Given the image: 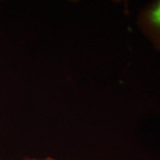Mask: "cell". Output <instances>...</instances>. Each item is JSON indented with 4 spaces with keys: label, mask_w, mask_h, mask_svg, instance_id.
Masks as SVG:
<instances>
[{
    "label": "cell",
    "mask_w": 160,
    "mask_h": 160,
    "mask_svg": "<svg viewBox=\"0 0 160 160\" xmlns=\"http://www.w3.org/2000/svg\"><path fill=\"white\" fill-rule=\"evenodd\" d=\"M137 25L153 48L160 51V0L151 2L140 10Z\"/></svg>",
    "instance_id": "obj_1"
},
{
    "label": "cell",
    "mask_w": 160,
    "mask_h": 160,
    "mask_svg": "<svg viewBox=\"0 0 160 160\" xmlns=\"http://www.w3.org/2000/svg\"><path fill=\"white\" fill-rule=\"evenodd\" d=\"M22 160H59L57 159H54V158L52 157H45L42 158V159H37V158H29V157H25L22 159Z\"/></svg>",
    "instance_id": "obj_2"
}]
</instances>
